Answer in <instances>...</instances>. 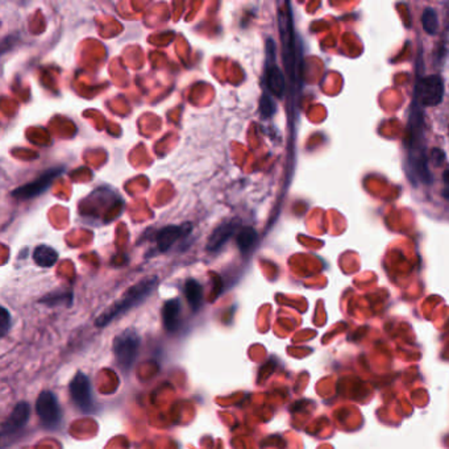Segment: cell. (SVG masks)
Masks as SVG:
<instances>
[{"mask_svg": "<svg viewBox=\"0 0 449 449\" xmlns=\"http://www.w3.org/2000/svg\"><path fill=\"white\" fill-rule=\"evenodd\" d=\"M158 285V278L157 277H148L144 278L139 284L133 285L127 290V293L115 302L113 306L108 307L101 317L96 319L95 324L98 327L108 326L115 317H119L124 312L129 311L132 307L140 305L148 296L154 291V289Z\"/></svg>", "mask_w": 449, "mask_h": 449, "instance_id": "cell-1", "label": "cell"}, {"mask_svg": "<svg viewBox=\"0 0 449 449\" xmlns=\"http://www.w3.org/2000/svg\"><path fill=\"white\" fill-rule=\"evenodd\" d=\"M140 348V336L134 329H125L113 341V353L122 372H129Z\"/></svg>", "mask_w": 449, "mask_h": 449, "instance_id": "cell-2", "label": "cell"}, {"mask_svg": "<svg viewBox=\"0 0 449 449\" xmlns=\"http://www.w3.org/2000/svg\"><path fill=\"white\" fill-rule=\"evenodd\" d=\"M278 24L281 31V41H282V49H284V61H285L286 70L291 78L296 77V42H294V32H293V23L291 15L289 8L281 10L278 12Z\"/></svg>", "mask_w": 449, "mask_h": 449, "instance_id": "cell-3", "label": "cell"}, {"mask_svg": "<svg viewBox=\"0 0 449 449\" xmlns=\"http://www.w3.org/2000/svg\"><path fill=\"white\" fill-rule=\"evenodd\" d=\"M265 83L267 90L277 98H282L286 90V81L284 72L277 66L276 45L273 40H267L266 44Z\"/></svg>", "mask_w": 449, "mask_h": 449, "instance_id": "cell-4", "label": "cell"}, {"mask_svg": "<svg viewBox=\"0 0 449 449\" xmlns=\"http://www.w3.org/2000/svg\"><path fill=\"white\" fill-rule=\"evenodd\" d=\"M444 96V81L440 75L424 77L417 84V102L424 107L439 106Z\"/></svg>", "mask_w": 449, "mask_h": 449, "instance_id": "cell-5", "label": "cell"}, {"mask_svg": "<svg viewBox=\"0 0 449 449\" xmlns=\"http://www.w3.org/2000/svg\"><path fill=\"white\" fill-rule=\"evenodd\" d=\"M36 412L41 423L48 429L56 427L61 422V408L53 391L45 390L41 393L36 402Z\"/></svg>", "mask_w": 449, "mask_h": 449, "instance_id": "cell-6", "label": "cell"}, {"mask_svg": "<svg viewBox=\"0 0 449 449\" xmlns=\"http://www.w3.org/2000/svg\"><path fill=\"white\" fill-rule=\"evenodd\" d=\"M63 169L58 167V169H51L48 170L46 173L42 174L41 177H39L36 181L30 182V184H24L18 187L16 190L12 191V196L16 198V199H21V201H27V199H31L34 196H39L42 194L44 191H46V189L53 184V181L62 174Z\"/></svg>", "mask_w": 449, "mask_h": 449, "instance_id": "cell-7", "label": "cell"}, {"mask_svg": "<svg viewBox=\"0 0 449 449\" xmlns=\"http://www.w3.org/2000/svg\"><path fill=\"white\" fill-rule=\"evenodd\" d=\"M70 396L75 406L83 412H90L94 408L91 384L87 376H84L83 373H78L72 378L70 384Z\"/></svg>", "mask_w": 449, "mask_h": 449, "instance_id": "cell-8", "label": "cell"}, {"mask_svg": "<svg viewBox=\"0 0 449 449\" xmlns=\"http://www.w3.org/2000/svg\"><path fill=\"white\" fill-rule=\"evenodd\" d=\"M31 415V408L27 402H20L18 403L15 408L12 410L10 417L6 419L1 424V438L3 441H6L7 438L16 435L18 432H20L21 429L25 427V424L30 420Z\"/></svg>", "mask_w": 449, "mask_h": 449, "instance_id": "cell-9", "label": "cell"}, {"mask_svg": "<svg viewBox=\"0 0 449 449\" xmlns=\"http://www.w3.org/2000/svg\"><path fill=\"white\" fill-rule=\"evenodd\" d=\"M193 231L191 223H184L182 225H167L163 227L157 232V248L160 252H166L173 246L177 241L182 240L186 236L190 235Z\"/></svg>", "mask_w": 449, "mask_h": 449, "instance_id": "cell-10", "label": "cell"}, {"mask_svg": "<svg viewBox=\"0 0 449 449\" xmlns=\"http://www.w3.org/2000/svg\"><path fill=\"white\" fill-rule=\"evenodd\" d=\"M237 231H239V224L236 222H228V223L219 225L208 239L207 251H210V252L219 251L222 246H224L225 243L232 236L235 235Z\"/></svg>", "mask_w": 449, "mask_h": 449, "instance_id": "cell-11", "label": "cell"}, {"mask_svg": "<svg viewBox=\"0 0 449 449\" xmlns=\"http://www.w3.org/2000/svg\"><path fill=\"white\" fill-rule=\"evenodd\" d=\"M163 327L167 332H175L181 324V303L178 299L167 301L163 308Z\"/></svg>", "mask_w": 449, "mask_h": 449, "instance_id": "cell-12", "label": "cell"}, {"mask_svg": "<svg viewBox=\"0 0 449 449\" xmlns=\"http://www.w3.org/2000/svg\"><path fill=\"white\" fill-rule=\"evenodd\" d=\"M33 260L34 263L42 267H51L58 260V253L56 249H53L49 245H39L33 251Z\"/></svg>", "mask_w": 449, "mask_h": 449, "instance_id": "cell-13", "label": "cell"}, {"mask_svg": "<svg viewBox=\"0 0 449 449\" xmlns=\"http://www.w3.org/2000/svg\"><path fill=\"white\" fill-rule=\"evenodd\" d=\"M184 296L193 311L196 312L203 301V289L195 279H189L184 285Z\"/></svg>", "mask_w": 449, "mask_h": 449, "instance_id": "cell-14", "label": "cell"}, {"mask_svg": "<svg viewBox=\"0 0 449 449\" xmlns=\"http://www.w3.org/2000/svg\"><path fill=\"white\" fill-rule=\"evenodd\" d=\"M258 240V235L253 227H243L236 236V243L243 253H248Z\"/></svg>", "mask_w": 449, "mask_h": 449, "instance_id": "cell-15", "label": "cell"}, {"mask_svg": "<svg viewBox=\"0 0 449 449\" xmlns=\"http://www.w3.org/2000/svg\"><path fill=\"white\" fill-rule=\"evenodd\" d=\"M422 25L424 32H427L431 36L438 33L439 28V19H438V13L436 11L432 8H427L422 15Z\"/></svg>", "mask_w": 449, "mask_h": 449, "instance_id": "cell-16", "label": "cell"}, {"mask_svg": "<svg viewBox=\"0 0 449 449\" xmlns=\"http://www.w3.org/2000/svg\"><path fill=\"white\" fill-rule=\"evenodd\" d=\"M274 113H276V103L272 99L270 95L264 94L261 96V99H260V113H261V116L267 119V118L273 116Z\"/></svg>", "mask_w": 449, "mask_h": 449, "instance_id": "cell-17", "label": "cell"}, {"mask_svg": "<svg viewBox=\"0 0 449 449\" xmlns=\"http://www.w3.org/2000/svg\"><path fill=\"white\" fill-rule=\"evenodd\" d=\"M11 327V315L10 312L7 311V308H1V315H0V334L1 336L4 337L7 335L8 329Z\"/></svg>", "mask_w": 449, "mask_h": 449, "instance_id": "cell-18", "label": "cell"}, {"mask_svg": "<svg viewBox=\"0 0 449 449\" xmlns=\"http://www.w3.org/2000/svg\"><path fill=\"white\" fill-rule=\"evenodd\" d=\"M443 178H444V182H445V184H449V169L447 172H444V174H443Z\"/></svg>", "mask_w": 449, "mask_h": 449, "instance_id": "cell-19", "label": "cell"}]
</instances>
